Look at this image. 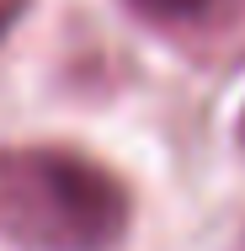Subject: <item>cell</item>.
Returning <instances> with one entry per match:
<instances>
[{
  "mask_svg": "<svg viewBox=\"0 0 245 251\" xmlns=\"http://www.w3.org/2000/svg\"><path fill=\"white\" fill-rule=\"evenodd\" d=\"M240 145H245V112H240Z\"/></svg>",
  "mask_w": 245,
  "mask_h": 251,
  "instance_id": "5",
  "label": "cell"
},
{
  "mask_svg": "<svg viewBox=\"0 0 245 251\" xmlns=\"http://www.w3.org/2000/svg\"><path fill=\"white\" fill-rule=\"evenodd\" d=\"M229 251H245V230H240V241H235V246H229Z\"/></svg>",
  "mask_w": 245,
  "mask_h": 251,
  "instance_id": "4",
  "label": "cell"
},
{
  "mask_svg": "<svg viewBox=\"0 0 245 251\" xmlns=\"http://www.w3.org/2000/svg\"><path fill=\"white\" fill-rule=\"evenodd\" d=\"M160 43L202 70L245 64V0H123Z\"/></svg>",
  "mask_w": 245,
  "mask_h": 251,
  "instance_id": "2",
  "label": "cell"
},
{
  "mask_svg": "<svg viewBox=\"0 0 245 251\" xmlns=\"http://www.w3.org/2000/svg\"><path fill=\"white\" fill-rule=\"evenodd\" d=\"M128 187L69 145H0V241L16 251H112L128 235Z\"/></svg>",
  "mask_w": 245,
  "mask_h": 251,
  "instance_id": "1",
  "label": "cell"
},
{
  "mask_svg": "<svg viewBox=\"0 0 245 251\" xmlns=\"http://www.w3.org/2000/svg\"><path fill=\"white\" fill-rule=\"evenodd\" d=\"M27 5H32V0H0V43H5V38H11V27L27 16Z\"/></svg>",
  "mask_w": 245,
  "mask_h": 251,
  "instance_id": "3",
  "label": "cell"
}]
</instances>
